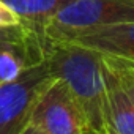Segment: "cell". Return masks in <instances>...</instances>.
Masks as SVG:
<instances>
[{
  "label": "cell",
  "instance_id": "1",
  "mask_svg": "<svg viewBox=\"0 0 134 134\" xmlns=\"http://www.w3.org/2000/svg\"><path fill=\"white\" fill-rule=\"evenodd\" d=\"M46 62L52 76L63 81L79 103L87 134H107L103 55L74 41L49 40Z\"/></svg>",
  "mask_w": 134,
  "mask_h": 134
},
{
  "label": "cell",
  "instance_id": "2",
  "mask_svg": "<svg viewBox=\"0 0 134 134\" xmlns=\"http://www.w3.org/2000/svg\"><path fill=\"white\" fill-rule=\"evenodd\" d=\"M134 22V0H73L46 24L47 40H71L99 27Z\"/></svg>",
  "mask_w": 134,
  "mask_h": 134
},
{
  "label": "cell",
  "instance_id": "3",
  "mask_svg": "<svg viewBox=\"0 0 134 134\" xmlns=\"http://www.w3.org/2000/svg\"><path fill=\"white\" fill-rule=\"evenodd\" d=\"M52 81L44 58L25 68L16 79L0 82V134H21L25 129L38 98Z\"/></svg>",
  "mask_w": 134,
  "mask_h": 134
},
{
  "label": "cell",
  "instance_id": "4",
  "mask_svg": "<svg viewBox=\"0 0 134 134\" xmlns=\"http://www.w3.org/2000/svg\"><path fill=\"white\" fill-rule=\"evenodd\" d=\"M30 125L47 134H87V123L79 103L66 84L57 77L38 98Z\"/></svg>",
  "mask_w": 134,
  "mask_h": 134
},
{
  "label": "cell",
  "instance_id": "5",
  "mask_svg": "<svg viewBox=\"0 0 134 134\" xmlns=\"http://www.w3.org/2000/svg\"><path fill=\"white\" fill-rule=\"evenodd\" d=\"M66 41H74L77 44L90 47L99 52L103 57L134 70V22L99 27Z\"/></svg>",
  "mask_w": 134,
  "mask_h": 134
},
{
  "label": "cell",
  "instance_id": "6",
  "mask_svg": "<svg viewBox=\"0 0 134 134\" xmlns=\"http://www.w3.org/2000/svg\"><path fill=\"white\" fill-rule=\"evenodd\" d=\"M106 81V128L107 134H134V103L121 87L110 65L103 57Z\"/></svg>",
  "mask_w": 134,
  "mask_h": 134
},
{
  "label": "cell",
  "instance_id": "7",
  "mask_svg": "<svg viewBox=\"0 0 134 134\" xmlns=\"http://www.w3.org/2000/svg\"><path fill=\"white\" fill-rule=\"evenodd\" d=\"M3 2L18 13L22 24L44 35L46 24L51 21V18L73 0H3Z\"/></svg>",
  "mask_w": 134,
  "mask_h": 134
},
{
  "label": "cell",
  "instance_id": "8",
  "mask_svg": "<svg viewBox=\"0 0 134 134\" xmlns=\"http://www.w3.org/2000/svg\"><path fill=\"white\" fill-rule=\"evenodd\" d=\"M104 58H106V57H104ZM106 62L110 65V68L114 70L115 76L118 77L121 87L125 88V92L129 95V98H131L132 103H134V70H131L129 66L121 65V63H118V62H114V60H110V58H106Z\"/></svg>",
  "mask_w": 134,
  "mask_h": 134
},
{
  "label": "cell",
  "instance_id": "9",
  "mask_svg": "<svg viewBox=\"0 0 134 134\" xmlns=\"http://www.w3.org/2000/svg\"><path fill=\"white\" fill-rule=\"evenodd\" d=\"M19 24H22V21L18 16V13L10 5H7L3 0H0V29L13 27V25H19Z\"/></svg>",
  "mask_w": 134,
  "mask_h": 134
},
{
  "label": "cell",
  "instance_id": "10",
  "mask_svg": "<svg viewBox=\"0 0 134 134\" xmlns=\"http://www.w3.org/2000/svg\"><path fill=\"white\" fill-rule=\"evenodd\" d=\"M21 134H47L46 131H43V129H40V128H36V126H33V125H27L25 126V129L21 132Z\"/></svg>",
  "mask_w": 134,
  "mask_h": 134
},
{
  "label": "cell",
  "instance_id": "11",
  "mask_svg": "<svg viewBox=\"0 0 134 134\" xmlns=\"http://www.w3.org/2000/svg\"><path fill=\"white\" fill-rule=\"evenodd\" d=\"M3 29H5V27H2V29H0V35H2V32H3Z\"/></svg>",
  "mask_w": 134,
  "mask_h": 134
}]
</instances>
